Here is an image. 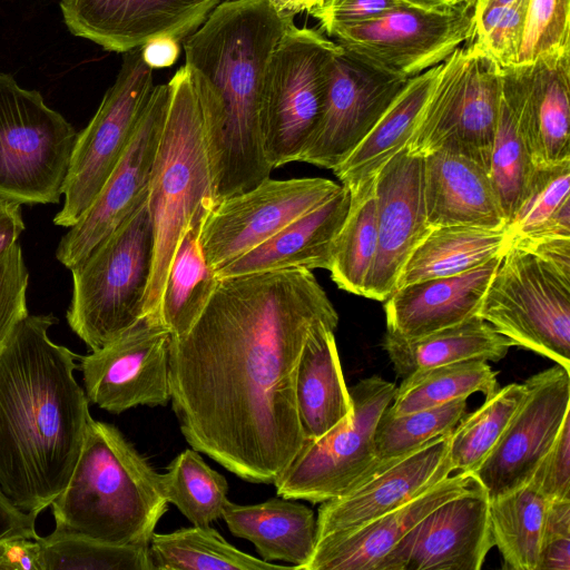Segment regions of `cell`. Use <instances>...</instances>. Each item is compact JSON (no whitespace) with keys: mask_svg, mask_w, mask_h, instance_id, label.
I'll return each mask as SVG.
<instances>
[{"mask_svg":"<svg viewBox=\"0 0 570 570\" xmlns=\"http://www.w3.org/2000/svg\"><path fill=\"white\" fill-rule=\"evenodd\" d=\"M508 227L511 237H570V159L537 166L531 190Z\"/></svg>","mask_w":570,"mask_h":570,"instance_id":"41","label":"cell"},{"mask_svg":"<svg viewBox=\"0 0 570 570\" xmlns=\"http://www.w3.org/2000/svg\"><path fill=\"white\" fill-rule=\"evenodd\" d=\"M223 0H61L76 37L125 53L158 37L183 42Z\"/></svg>","mask_w":570,"mask_h":570,"instance_id":"22","label":"cell"},{"mask_svg":"<svg viewBox=\"0 0 570 570\" xmlns=\"http://www.w3.org/2000/svg\"><path fill=\"white\" fill-rule=\"evenodd\" d=\"M41 570H151L149 546L112 544L53 530L39 537Z\"/></svg>","mask_w":570,"mask_h":570,"instance_id":"40","label":"cell"},{"mask_svg":"<svg viewBox=\"0 0 570 570\" xmlns=\"http://www.w3.org/2000/svg\"><path fill=\"white\" fill-rule=\"evenodd\" d=\"M142 60L151 68L173 66L180 53V42L171 37H158L149 40L141 48Z\"/></svg>","mask_w":570,"mask_h":570,"instance_id":"54","label":"cell"},{"mask_svg":"<svg viewBox=\"0 0 570 570\" xmlns=\"http://www.w3.org/2000/svg\"><path fill=\"white\" fill-rule=\"evenodd\" d=\"M170 341L160 317L148 314L107 345L79 356L88 401L115 414L166 405Z\"/></svg>","mask_w":570,"mask_h":570,"instance_id":"15","label":"cell"},{"mask_svg":"<svg viewBox=\"0 0 570 570\" xmlns=\"http://www.w3.org/2000/svg\"><path fill=\"white\" fill-rule=\"evenodd\" d=\"M512 346L511 340L478 315L423 336L404 338L385 332L382 340V347L401 379L419 370L468 358L498 362Z\"/></svg>","mask_w":570,"mask_h":570,"instance_id":"31","label":"cell"},{"mask_svg":"<svg viewBox=\"0 0 570 570\" xmlns=\"http://www.w3.org/2000/svg\"><path fill=\"white\" fill-rule=\"evenodd\" d=\"M77 134L40 91L0 71V198L59 204Z\"/></svg>","mask_w":570,"mask_h":570,"instance_id":"9","label":"cell"},{"mask_svg":"<svg viewBox=\"0 0 570 570\" xmlns=\"http://www.w3.org/2000/svg\"><path fill=\"white\" fill-rule=\"evenodd\" d=\"M338 314L314 274L219 278L190 330L171 337L169 390L191 448L253 483H274L304 443L295 379L304 344Z\"/></svg>","mask_w":570,"mask_h":570,"instance_id":"1","label":"cell"},{"mask_svg":"<svg viewBox=\"0 0 570 570\" xmlns=\"http://www.w3.org/2000/svg\"><path fill=\"white\" fill-rule=\"evenodd\" d=\"M502 68L471 43L442 65L405 148L425 157L443 150L489 171L500 105Z\"/></svg>","mask_w":570,"mask_h":570,"instance_id":"7","label":"cell"},{"mask_svg":"<svg viewBox=\"0 0 570 570\" xmlns=\"http://www.w3.org/2000/svg\"><path fill=\"white\" fill-rule=\"evenodd\" d=\"M183 233L164 284L158 315L171 337L185 335L203 313L219 282L205 257L200 232L207 213Z\"/></svg>","mask_w":570,"mask_h":570,"instance_id":"33","label":"cell"},{"mask_svg":"<svg viewBox=\"0 0 570 570\" xmlns=\"http://www.w3.org/2000/svg\"><path fill=\"white\" fill-rule=\"evenodd\" d=\"M497 443L471 473L489 498L527 482L570 414V370L557 364L531 375Z\"/></svg>","mask_w":570,"mask_h":570,"instance_id":"17","label":"cell"},{"mask_svg":"<svg viewBox=\"0 0 570 570\" xmlns=\"http://www.w3.org/2000/svg\"><path fill=\"white\" fill-rule=\"evenodd\" d=\"M169 102V85L154 86L136 130L94 203L61 237L56 258L66 268L90 252L147 200L153 163Z\"/></svg>","mask_w":570,"mask_h":570,"instance_id":"16","label":"cell"},{"mask_svg":"<svg viewBox=\"0 0 570 570\" xmlns=\"http://www.w3.org/2000/svg\"><path fill=\"white\" fill-rule=\"evenodd\" d=\"M468 1H471V0H452V2H453L454 4H459V3L468 2Z\"/></svg>","mask_w":570,"mask_h":570,"instance_id":"58","label":"cell"},{"mask_svg":"<svg viewBox=\"0 0 570 570\" xmlns=\"http://www.w3.org/2000/svg\"><path fill=\"white\" fill-rule=\"evenodd\" d=\"M510 240L570 274V237H511Z\"/></svg>","mask_w":570,"mask_h":570,"instance_id":"52","label":"cell"},{"mask_svg":"<svg viewBox=\"0 0 570 570\" xmlns=\"http://www.w3.org/2000/svg\"><path fill=\"white\" fill-rule=\"evenodd\" d=\"M29 272L19 242L0 256V350L14 327L29 315Z\"/></svg>","mask_w":570,"mask_h":570,"instance_id":"46","label":"cell"},{"mask_svg":"<svg viewBox=\"0 0 570 570\" xmlns=\"http://www.w3.org/2000/svg\"><path fill=\"white\" fill-rule=\"evenodd\" d=\"M351 195V207L337 235L328 271L341 289L363 296L377 249L375 178Z\"/></svg>","mask_w":570,"mask_h":570,"instance_id":"37","label":"cell"},{"mask_svg":"<svg viewBox=\"0 0 570 570\" xmlns=\"http://www.w3.org/2000/svg\"><path fill=\"white\" fill-rule=\"evenodd\" d=\"M20 204L0 198V256L26 229Z\"/></svg>","mask_w":570,"mask_h":570,"instance_id":"53","label":"cell"},{"mask_svg":"<svg viewBox=\"0 0 570 570\" xmlns=\"http://www.w3.org/2000/svg\"><path fill=\"white\" fill-rule=\"evenodd\" d=\"M223 1H230V0H223Z\"/></svg>","mask_w":570,"mask_h":570,"instance_id":"59","label":"cell"},{"mask_svg":"<svg viewBox=\"0 0 570 570\" xmlns=\"http://www.w3.org/2000/svg\"><path fill=\"white\" fill-rule=\"evenodd\" d=\"M160 490L193 525H209L222 518L228 501L224 475L205 463L198 451L186 449L159 474Z\"/></svg>","mask_w":570,"mask_h":570,"instance_id":"38","label":"cell"},{"mask_svg":"<svg viewBox=\"0 0 570 570\" xmlns=\"http://www.w3.org/2000/svg\"><path fill=\"white\" fill-rule=\"evenodd\" d=\"M334 331L326 324L314 327L298 361L295 399L305 440L320 439L353 411Z\"/></svg>","mask_w":570,"mask_h":570,"instance_id":"28","label":"cell"},{"mask_svg":"<svg viewBox=\"0 0 570 570\" xmlns=\"http://www.w3.org/2000/svg\"><path fill=\"white\" fill-rule=\"evenodd\" d=\"M420 1L429 2V3L438 4V6H451V4H454L452 2V0H420Z\"/></svg>","mask_w":570,"mask_h":570,"instance_id":"57","label":"cell"},{"mask_svg":"<svg viewBox=\"0 0 570 570\" xmlns=\"http://www.w3.org/2000/svg\"><path fill=\"white\" fill-rule=\"evenodd\" d=\"M327 0H268L269 4L279 13L294 16L301 12L313 14L322 8Z\"/></svg>","mask_w":570,"mask_h":570,"instance_id":"55","label":"cell"},{"mask_svg":"<svg viewBox=\"0 0 570 570\" xmlns=\"http://www.w3.org/2000/svg\"><path fill=\"white\" fill-rule=\"evenodd\" d=\"M340 45L321 30L291 24L264 80L261 127L272 169L298 161L322 118L332 60Z\"/></svg>","mask_w":570,"mask_h":570,"instance_id":"10","label":"cell"},{"mask_svg":"<svg viewBox=\"0 0 570 570\" xmlns=\"http://www.w3.org/2000/svg\"><path fill=\"white\" fill-rule=\"evenodd\" d=\"M342 185L321 177L266 178L249 190L219 202L207 213L200 243L216 273L314 209Z\"/></svg>","mask_w":570,"mask_h":570,"instance_id":"14","label":"cell"},{"mask_svg":"<svg viewBox=\"0 0 570 570\" xmlns=\"http://www.w3.org/2000/svg\"><path fill=\"white\" fill-rule=\"evenodd\" d=\"M377 249L365 279L363 296L384 302L417 245L432 230L423 197V157L406 148L375 176Z\"/></svg>","mask_w":570,"mask_h":570,"instance_id":"21","label":"cell"},{"mask_svg":"<svg viewBox=\"0 0 570 570\" xmlns=\"http://www.w3.org/2000/svg\"><path fill=\"white\" fill-rule=\"evenodd\" d=\"M503 253L464 273L396 288L384 301L386 332L419 337L476 315Z\"/></svg>","mask_w":570,"mask_h":570,"instance_id":"25","label":"cell"},{"mask_svg":"<svg viewBox=\"0 0 570 570\" xmlns=\"http://www.w3.org/2000/svg\"><path fill=\"white\" fill-rule=\"evenodd\" d=\"M501 99L535 166L570 159V53L502 69Z\"/></svg>","mask_w":570,"mask_h":570,"instance_id":"23","label":"cell"},{"mask_svg":"<svg viewBox=\"0 0 570 570\" xmlns=\"http://www.w3.org/2000/svg\"><path fill=\"white\" fill-rule=\"evenodd\" d=\"M443 62L407 79L361 142L332 169L341 185L351 191L361 188L372 181L380 169L405 148Z\"/></svg>","mask_w":570,"mask_h":570,"instance_id":"30","label":"cell"},{"mask_svg":"<svg viewBox=\"0 0 570 570\" xmlns=\"http://www.w3.org/2000/svg\"><path fill=\"white\" fill-rule=\"evenodd\" d=\"M153 253L146 200L69 269L72 294L66 318L90 351L107 345L145 316Z\"/></svg>","mask_w":570,"mask_h":570,"instance_id":"6","label":"cell"},{"mask_svg":"<svg viewBox=\"0 0 570 570\" xmlns=\"http://www.w3.org/2000/svg\"><path fill=\"white\" fill-rule=\"evenodd\" d=\"M538 570H570V499L547 503Z\"/></svg>","mask_w":570,"mask_h":570,"instance_id":"48","label":"cell"},{"mask_svg":"<svg viewBox=\"0 0 570 570\" xmlns=\"http://www.w3.org/2000/svg\"><path fill=\"white\" fill-rule=\"evenodd\" d=\"M476 315L570 370V274L550 262L510 240Z\"/></svg>","mask_w":570,"mask_h":570,"instance_id":"8","label":"cell"},{"mask_svg":"<svg viewBox=\"0 0 570 570\" xmlns=\"http://www.w3.org/2000/svg\"><path fill=\"white\" fill-rule=\"evenodd\" d=\"M466 414V399L399 416L381 415L374 432L377 461L402 455L438 436L448 435Z\"/></svg>","mask_w":570,"mask_h":570,"instance_id":"43","label":"cell"},{"mask_svg":"<svg viewBox=\"0 0 570 570\" xmlns=\"http://www.w3.org/2000/svg\"><path fill=\"white\" fill-rule=\"evenodd\" d=\"M524 385L511 383L466 413L448 435L452 471L472 473L487 458L519 406Z\"/></svg>","mask_w":570,"mask_h":570,"instance_id":"39","label":"cell"},{"mask_svg":"<svg viewBox=\"0 0 570 570\" xmlns=\"http://www.w3.org/2000/svg\"><path fill=\"white\" fill-rule=\"evenodd\" d=\"M57 323L29 314L0 350V488L38 514L66 488L92 420L79 355L49 337Z\"/></svg>","mask_w":570,"mask_h":570,"instance_id":"2","label":"cell"},{"mask_svg":"<svg viewBox=\"0 0 570 570\" xmlns=\"http://www.w3.org/2000/svg\"><path fill=\"white\" fill-rule=\"evenodd\" d=\"M0 570H41L38 539L16 537L0 540Z\"/></svg>","mask_w":570,"mask_h":570,"instance_id":"50","label":"cell"},{"mask_svg":"<svg viewBox=\"0 0 570 570\" xmlns=\"http://www.w3.org/2000/svg\"><path fill=\"white\" fill-rule=\"evenodd\" d=\"M529 0H514L487 9L473 18L469 43L494 60L502 69L515 67Z\"/></svg>","mask_w":570,"mask_h":570,"instance_id":"45","label":"cell"},{"mask_svg":"<svg viewBox=\"0 0 570 570\" xmlns=\"http://www.w3.org/2000/svg\"><path fill=\"white\" fill-rule=\"evenodd\" d=\"M50 508L56 530L149 546L168 502L159 473L115 425L92 419L72 474Z\"/></svg>","mask_w":570,"mask_h":570,"instance_id":"4","label":"cell"},{"mask_svg":"<svg viewBox=\"0 0 570 570\" xmlns=\"http://www.w3.org/2000/svg\"><path fill=\"white\" fill-rule=\"evenodd\" d=\"M293 23L294 16L279 13L268 0L223 1L183 41L216 203L271 177L261 127L264 80Z\"/></svg>","mask_w":570,"mask_h":570,"instance_id":"3","label":"cell"},{"mask_svg":"<svg viewBox=\"0 0 570 570\" xmlns=\"http://www.w3.org/2000/svg\"><path fill=\"white\" fill-rule=\"evenodd\" d=\"M438 6L420 0H327L312 16L326 36L337 27L365 21L406 7Z\"/></svg>","mask_w":570,"mask_h":570,"instance_id":"49","label":"cell"},{"mask_svg":"<svg viewBox=\"0 0 570 570\" xmlns=\"http://www.w3.org/2000/svg\"><path fill=\"white\" fill-rule=\"evenodd\" d=\"M509 227L451 225L432 228L405 263L396 288L436 277L458 275L503 253Z\"/></svg>","mask_w":570,"mask_h":570,"instance_id":"32","label":"cell"},{"mask_svg":"<svg viewBox=\"0 0 570 570\" xmlns=\"http://www.w3.org/2000/svg\"><path fill=\"white\" fill-rule=\"evenodd\" d=\"M472 1V18H476L483 11L497 6H504L514 0H471Z\"/></svg>","mask_w":570,"mask_h":570,"instance_id":"56","label":"cell"},{"mask_svg":"<svg viewBox=\"0 0 570 570\" xmlns=\"http://www.w3.org/2000/svg\"><path fill=\"white\" fill-rule=\"evenodd\" d=\"M570 53V0H529L515 67Z\"/></svg>","mask_w":570,"mask_h":570,"instance_id":"44","label":"cell"},{"mask_svg":"<svg viewBox=\"0 0 570 570\" xmlns=\"http://www.w3.org/2000/svg\"><path fill=\"white\" fill-rule=\"evenodd\" d=\"M493 546L489 495L479 484L424 517L376 570H479Z\"/></svg>","mask_w":570,"mask_h":570,"instance_id":"20","label":"cell"},{"mask_svg":"<svg viewBox=\"0 0 570 570\" xmlns=\"http://www.w3.org/2000/svg\"><path fill=\"white\" fill-rule=\"evenodd\" d=\"M222 518L229 531L250 541L265 561L281 560L304 570L316 544L314 512L292 499L273 498L258 504L227 501Z\"/></svg>","mask_w":570,"mask_h":570,"instance_id":"29","label":"cell"},{"mask_svg":"<svg viewBox=\"0 0 570 570\" xmlns=\"http://www.w3.org/2000/svg\"><path fill=\"white\" fill-rule=\"evenodd\" d=\"M38 515L35 512L20 510L0 488V540L16 537L38 539L36 531Z\"/></svg>","mask_w":570,"mask_h":570,"instance_id":"51","label":"cell"},{"mask_svg":"<svg viewBox=\"0 0 570 570\" xmlns=\"http://www.w3.org/2000/svg\"><path fill=\"white\" fill-rule=\"evenodd\" d=\"M343 186L327 200L216 272L218 278L288 268L330 269L337 235L351 207Z\"/></svg>","mask_w":570,"mask_h":570,"instance_id":"26","label":"cell"},{"mask_svg":"<svg viewBox=\"0 0 570 570\" xmlns=\"http://www.w3.org/2000/svg\"><path fill=\"white\" fill-rule=\"evenodd\" d=\"M149 551L155 569L161 570H271L295 569L247 554L228 543L209 525L154 533Z\"/></svg>","mask_w":570,"mask_h":570,"instance_id":"36","label":"cell"},{"mask_svg":"<svg viewBox=\"0 0 570 570\" xmlns=\"http://www.w3.org/2000/svg\"><path fill=\"white\" fill-rule=\"evenodd\" d=\"M168 85L167 115L148 185L154 253L145 315H158L168 268L183 233L198 214L216 203L200 110L185 66Z\"/></svg>","mask_w":570,"mask_h":570,"instance_id":"5","label":"cell"},{"mask_svg":"<svg viewBox=\"0 0 570 570\" xmlns=\"http://www.w3.org/2000/svg\"><path fill=\"white\" fill-rule=\"evenodd\" d=\"M479 484L471 473L458 472L356 529L321 538L304 570H376L380 561L424 517Z\"/></svg>","mask_w":570,"mask_h":570,"instance_id":"24","label":"cell"},{"mask_svg":"<svg viewBox=\"0 0 570 570\" xmlns=\"http://www.w3.org/2000/svg\"><path fill=\"white\" fill-rule=\"evenodd\" d=\"M448 435L396 458L376 461L348 491L322 502L316 519V541L356 529L448 478L453 472Z\"/></svg>","mask_w":570,"mask_h":570,"instance_id":"19","label":"cell"},{"mask_svg":"<svg viewBox=\"0 0 570 570\" xmlns=\"http://www.w3.org/2000/svg\"><path fill=\"white\" fill-rule=\"evenodd\" d=\"M395 391L379 375L348 387L352 413L320 439L304 441L274 482L277 495L322 503L348 491L377 461L374 432Z\"/></svg>","mask_w":570,"mask_h":570,"instance_id":"11","label":"cell"},{"mask_svg":"<svg viewBox=\"0 0 570 570\" xmlns=\"http://www.w3.org/2000/svg\"><path fill=\"white\" fill-rule=\"evenodd\" d=\"M423 197L432 228L508 225L488 173L464 156L439 150L423 157Z\"/></svg>","mask_w":570,"mask_h":570,"instance_id":"27","label":"cell"},{"mask_svg":"<svg viewBox=\"0 0 570 570\" xmlns=\"http://www.w3.org/2000/svg\"><path fill=\"white\" fill-rule=\"evenodd\" d=\"M530 480L548 501L570 499V414Z\"/></svg>","mask_w":570,"mask_h":570,"instance_id":"47","label":"cell"},{"mask_svg":"<svg viewBox=\"0 0 570 570\" xmlns=\"http://www.w3.org/2000/svg\"><path fill=\"white\" fill-rule=\"evenodd\" d=\"M547 503L530 479L489 498L491 535L501 552L504 569L538 570Z\"/></svg>","mask_w":570,"mask_h":570,"instance_id":"34","label":"cell"},{"mask_svg":"<svg viewBox=\"0 0 570 570\" xmlns=\"http://www.w3.org/2000/svg\"><path fill=\"white\" fill-rule=\"evenodd\" d=\"M153 70L142 60L140 48L122 53L114 85L88 125L77 134L62 208L52 220L56 226H73L118 164L155 86Z\"/></svg>","mask_w":570,"mask_h":570,"instance_id":"13","label":"cell"},{"mask_svg":"<svg viewBox=\"0 0 570 570\" xmlns=\"http://www.w3.org/2000/svg\"><path fill=\"white\" fill-rule=\"evenodd\" d=\"M472 36V1L399 8L327 35L367 65L405 80L442 63Z\"/></svg>","mask_w":570,"mask_h":570,"instance_id":"12","label":"cell"},{"mask_svg":"<svg viewBox=\"0 0 570 570\" xmlns=\"http://www.w3.org/2000/svg\"><path fill=\"white\" fill-rule=\"evenodd\" d=\"M499 390L497 372L483 358H468L423 368L402 379L385 412L392 416L438 406L475 392L485 397Z\"/></svg>","mask_w":570,"mask_h":570,"instance_id":"35","label":"cell"},{"mask_svg":"<svg viewBox=\"0 0 570 570\" xmlns=\"http://www.w3.org/2000/svg\"><path fill=\"white\" fill-rule=\"evenodd\" d=\"M535 170L537 166L501 99L488 175L508 225L527 199Z\"/></svg>","mask_w":570,"mask_h":570,"instance_id":"42","label":"cell"},{"mask_svg":"<svg viewBox=\"0 0 570 570\" xmlns=\"http://www.w3.org/2000/svg\"><path fill=\"white\" fill-rule=\"evenodd\" d=\"M405 82L340 46L332 60L322 118L298 161L335 168L372 129Z\"/></svg>","mask_w":570,"mask_h":570,"instance_id":"18","label":"cell"}]
</instances>
